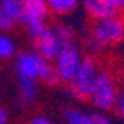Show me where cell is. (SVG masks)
Masks as SVG:
<instances>
[{
	"label": "cell",
	"mask_w": 124,
	"mask_h": 124,
	"mask_svg": "<svg viewBox=\"0 0 124 124\" xmlns=\"http://www.w3.org/2000/svg\"><path fill=\"white\" fill-rule=\"evenodd\" d=\"M8 123V111L0 105V124H7Z\"/></svg>",
	"instance_id": "obj_19"
},
{
	"label": "cell",
	"mask_w": 124,
	"mask_h": 124,
	"mask_svg": "<svg viewBox=\"0 0 124 124\" xmlns=\"http://www.w3.org/2000/svg\"><path fill=\"white\" fill-rule=\"evenodd\" d=\"M124 39V18L108 16L95 19L85 37V47L93 53L103 52L110 47L119 44Z\"/></svg>",
	"instance_id": "obj_1"
},
{
	"label": "cell",
	"mask_w": 124,
	"mask_h": 124,
	"mask_svg": "<svg viewBox=\"0 0 124 124\" xmlns=\"http://www.w3.org/2000/svg\"><path fill=\"white\" fill-rule=\"evenodd\" d=\"M29 124H55V123L48 119L47 116H34V118H31Z\"/></svg>",
	"instance_id": "obj_18"
},
{
	"label": "cell",
	"mask_w": 124,
	"mask_h": 124,
	"mask_svg": "<svg viewBox=\"0 0 124 124\" xmlns=\"http://www.w3.org/2000/svg\"><path fill=\"white\" fill-rule=\"evenodd\" d=\"M16 84H18V90H19V105L26 106L28 103L37 98L39 93V84L34 79L24 78V76H16Z\"/></svg>",
	"instance_id": "obj_9"
},
{
	"label": "cell",
	"mask_w": 124,
	"mask_h": 124,
	"mask_svg": "<svg viewBox=\"0 0 124 124\" xmlns=\"http://www.w3.org/2000/svg\"><path fill=\"white\" fill-rule=\"evenodd\" d=\"M116 111H118V115H119V118L124 121V90L123 92H119V97H118V101H116Z\"/></svg>",
	"instance_id": "obj_17"
},
{
	"label": "cell",
	"mask_w": 124,
	"mask_h": 124,
	"mask_svg": "<svg viewBox=\"0 0 124 124\" xmlns=\"http://www.w3.org/2000/svg\"><path fill=\"white\" fill-rule=\"evenodd\" d=\"M64 121H66V124H95L90 113H85L79 108H66Z\"/></svg>",
	"instance_id": "obj_12"
},
{
	"label": "cell",
	"mask_w": 124,
	"mask_h": 124,
	"mask_svg": "<svg viewBox=\"0 0 124 124\" xmlns=\"http://www.w3.org/2000/svg\"><path fill=\"white\" fill-rule=\"evenodd\" d=\"M50 10L47 7L45 0H23V21L21 23H47Z\"/></svg>",
	"instance_id": "obj_7"
},
{
	"label": "cell",
	"mask_w": 124,
	"mask_h": 124,
	"mask_svg": "<svg viewBox=\"0 0 124 124\" xmlns=\"http://www.w3.org/2000/svg\"><path fill=\"white\" fill-rule=\"evenodd\" d=\"M74 42V31L69 26H48L47 31L36 40V52L47 61H55L66 45Z\"/></svg>",
	"instance_id": "obj_3"
},
{
	"label": "cell",
	"mask_w": 124,
	"mask_h": 124,
	"mask_svg": "<svg viewBox=\"0 0 124 124\" xmlns=\"http://www.w3.org/2000/svg\"><path fill=\"white\" fill-rule=\"evenodd\" d=\"M111 8L115 10V13L121 18H124V0H108Z\"/></svg>",
	"instance_id": "obj_16"
},
{
	"label": "cell",
	"mask_w": 124,
	"mask_h": 124,
	"mask_svg": "<svg viewBox=\"0 0 124 124\" xmlns=\"http://www.w3.org/2000/svg\"><path fill=\"white\" fill-rule=\"evenodd\" d=\"M15 69L16 76H24L37 82L42 81L47 85H55L58 82L52 63L42 58L36 50H24L18 53L15 60Z\"/></svg>",
	"instance_id": "obj_2"
},
{
	"label": "cell",
	"mask_w": 124,
	"mask_h": 124,
	"mask_svg": "<svg viewBox=\"0 0 124 124\" xmlns=\"http://www.w3.org/2000/svg\"><path fill=\"white\" fill-rule=\"evenodd\" d=\"M82 60H84L82 52H81V48L76 42L64 47L60 52V55L56 56V60L53 61V64H52L58 82H63V84L71 82L76 76V73L79 71V68H81Z\"/></svg>",
	"instance_id": "obj_6"
},
{
	"label": "cell",
	"mask_w": 124,
	"mask_h": 124,
	"mask_svg": "<svg viewBox=\"0 0 124 124\" xmlns=\"http://www.w3.org/2000/svg\"><path fill=\"white\" fill-rule=\"evenodd\" d=\"M100 69H101L100 63H98V60L95 56H92V55L84 56L79 71L76 73L73 81L68 84L71 97L79 98V100L89 98V93L92 90V85L95 82L98 73H100Z\"/></svg>",
	"instance_id": "obj_5"
},
{
	"label": "cell",
	"mask_w": 124,
	"mask_h": 124,
	"mask_svg": "<svg viewBox=\"0 0 124 124\" xmlns=\"http://www.w3.org/2000/svg\"><path fill=\"white\" fill-rule=\"evenodd\" d=\"M13 56H16V44L11 37L0 34V60H10Z\"/></svg>",
	"instance_id": "obj_13"
},
{
	"label": "cell",
	"mask_w": 124,
	"mask_h": 124,
	"mask_svg": "<svg viewBox=\"0 0 124 124\" xmlns=\"http://www.w3.org/2000/svg\"><path fill=\"white\" fill-rule=\"evenodd\" d=\"M92 118H93V123H95V124H115L113 119H111L106 113H103V111L92 113Z\"/></svg>",
	"instance_id": "obj_15"
},
{
	"label": "cell",
	"mask_w": 124,
	"mask_h": 124,
	"mask_svg": "<svg viewBox=\"0 0 124 124\" xmlns=\"http://www.w3.org/2000/svg\"><path fill=\"white\" fill-rule=\"evenodd\" d=\"M0 11L18 24L23 21V0H0Z\"/></svg>",
	"instance_id": "obj_10"
},
{
	"label": "cell",
	"mask_w": 124,
	"mask_h": 124,
	"mask_svg": "<svg viewBox=\"0 0 124 124\" xmlns=\"http://www.w3.org/2000/svg\"><path fill=\"white\" fill-rule=\"evenodd\" d=\"M82 8L85 10V13L95 21V19L108 18V16H115V10L111 8V5L108 3V0H81ZM118 16V15H116Z\"/></svg>",
	"instance_id": "obj_8"
},
{
	"label": "cell",
	"mask_w": 124,
	"mask_h": 124,
	"mask_svg": "<svg viewBox=\"0 0 124 124\" xmlns=\"http://www.w3.org/2000/svg\"><path fill=\"white\" fill-rule=\"evenodd\" d=\"M119 97V89L115 76L108 69H100L95 82L92 85V90L89 93V100L97 110L106 113L108 110H113L116 106Z\"/></svg>",
	"instance_id": "obj_4"
},
{
	"label": "cell",
	"mask_w": 124,
	"mask_h": 124,
	"mask_svg": "<svg viewBox=\"0 0 124 124\" xmlns=\"http://www.w3.org/2000/svg\"><path fill=\"white\" fill-rule=\"evenodd\" d=\"M15 26H16V23H15L13 19H10L7 15H3L0 11V31L2 32H10Z\"/></svg>",
	"instance_id": "obj_14"
},
{
	"label": "cell",
	"mask_w": 124,
	"mask_h": 124,
	"mask_svg": "<svg viewBox=\"0 0 124 124\" xmlns=\"http://www.w3.org/2000/svg\"><path fill=\"white\" fill-rule=\"evenodd\" d=\"M47 7L50 10V13L64 16V15L73 13L74 10L79 7L81 0H45Z\"/></svg>",
	"instance_id": "obj_11"
}]
</instances>
